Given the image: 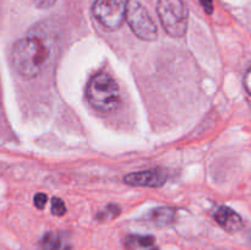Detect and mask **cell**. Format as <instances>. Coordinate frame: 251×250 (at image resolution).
I'll return each instance as SVG.
<instances>
[{
    "label": "cell",
    "mask_w": 251,
    "mask_h": 250,
    "mask_svg": "<svg viewBox=\"0 0 251 250\" xmlns=\"http://www.w3.org/2000/svg\"><path fill=\"white\" fill-rule=\"evenodd\" d=\"M167 179H168V174L164 169L154 168L127 174V175L124 176V183L134 186L159 188V186L164 185Z\"/></svg>",
    "instance_id": "cell-6"
},
{
    "label": "cell",
    "mask_w": 251,
    "mask_h": 250,
    "mask_svg": "<svg viewBox=\"0 0 251 250\" xmlns=\"http://www.w3.org/2000/svg\"><path fill=\"white\" fill-rule=\"evenodd\" d=\"M86 96L95 109L102 113H109L118 109L122 103L119 87L114 78L107 73H97L90 80Z\"/></svg>",
    "instance_id": "cell-2"
},
{
    "label": "cell",
    "mask_w": 251,
    "mask_h": 250,
    "mask_svg": "<svg viewBox=\"0 0 251 250\" xmlns=\"http://www.w3.org/2000/svg\"><path fill=\"white\" fill-rule=\"evenodd\" d=\"M42 250H60L61 243L54 233H47L41 240Z\"/></svg>",
    "instance_id": "cell-10"
},
{
    "label": "cell",
    "mask_w": 251,
    "mask_h": 250,
    "mask_svg": "<svg viewBox=\"0 0 251 250\" xmlns=\"http://www.w3.org/2000/svg\"><path fill=\"white\" fill-rule=\"evenodd\" d=\"M157 14L169 36L181 38L186 33L189 12L183 0H158Z\"/></svg>",
    "instance_id": "cell-3"
},
{
    "label": "cell",
    "mask_w": 251,
    "mask_h": 250,
    "mask_svg": "<svg viewBox=\"0 0 251 250\" xmlns=\"http://www.w3.org/2000/svg\"><path fill=\"white\" fill-rule=\"evenodd\" d=\"M201 5H202L203 10H205L207 14H212L213 12V1L212 0H200Z\"/></svg>",
    "instance_id": "cell-15"
},
{
    "label": "cell",
    "mask_w": 251,
    "mask_h": 250,
    "mask_svg": "<svg viewBox=\"0 0 251 250\" xmlns=\"http://www.w3.org/2000/svg\"><path fill=\"white\" fill-rule=\"evenodd\" d=\"M48 59L49 48L41 37H24L12 47V65L24 77L32 78L39 75L46 68Z\"/></svg>",
    "instance_id": "cell-1"
},
{
    "label": "cell",
    "mask_w": 251,
    "mask_h": 250,
    "mask_svg": "<svg viewBox=\"0 0 251 250\" xmlns=\"http://www.w3.org/2000/svg\"><path fill=\"white\" fill-rule=\"evenodd\" d=\"M120 213V207L118 205H114V203H110L109 206H107L104 211H100L97 215V218L100 221H109L113 220V218L117 217Z\"/></svg>",
    "instance_id": "cell-11"
},
{
    "label": "cell",
    "mask_w": 251,
    "mask_h": 250,
    "mask_svg": "<svg viewBox=\"0 0 251 250\" xmlns=\"http://www.w3.org/2000/svg\"><path fill=\"white\" fill-rule=\"evenodd\" d=\"M244 86H245V90H247L248 93L251 96V69L250 70H248V73L245 74Z\"/></svg>",
    "instance_id": "cell-16"
},
{
    "label": "cell",
    "mask_w": 251,
    "mask_h": 250,
    "mask_svg": "<svg viewBox=\"0 0 251 250\" xmlns=\"http://www.w3.org/2000/svg\"><path fill=\"white\" fill-rule=\"evenodd\" d=\"M129 2L130 0H96L93 15L105 29L115 31L124 24Z\"/></svg>",
    "instance_id": "cell-4"
},
{
    "label": "cell",
    "mask_w": 251,
    "mask_h": 250,
    "mask_svg": "<svg viewBox=\"0 0 251 250\" xmlns=\"http://www.w3.org/2000/svg\"><path fill=\"white\" fill-rule=\"evenodd\" d=\"M33 1L38 9H49L55 4L56 0H33Z\"/></svg>",
    "instance_id": "cell-14"
},
{
    "label": "cell",
    "mask_w": 251,
    "mask_h": 250,
    "mask_svg": "<svg viewBox=\"0 0 251 250\" xmlns=\"http://www.w3.org/2000/svg\"><path fill=\"white\" fill-rule=\"evenodd\" d=\"M215 220L221 227L229 233H235L243 227L242 217L227 206H221L215 212Z\"/></svg>",
    "instance_id": "cell-7"
},
{
    "label": "cell",
    "mask_w": 251,
    "mask_h": 250,
    "mask_svg": "<svg viewBox=\"0 0 251 250\" xmlns=\"http://www.w3.org/2000/svg\"><path fill=\"white\" fill-rule=\"evenodd\" d=\"M127 249L140 248H151L154 245V237L152 235H129L125 240Z\"/></svg>",
    "instance_id": "cell-9"
},
{
    "label": "cell",
    "mask_w": 251,
    "mask_h": 250,
    "mask_svg": "<svg viewBox=\"0 0 251 250\" xmlns=\"http://www.w3.org/2000/svg\"><path fill=\"white\" fill-rule=\"evenodd\" d=\"M152 222L158 227H166V225H172V222L176 218V211L172 207H157L150 215Z\"/></svg>",
    "instance_id": "cell-8"
},
{
    "label": "cell",
    "mask_w": 251,
    "mask_h": 250,
    "mask_svg": "<svg viewBox=\"0 0 251 250\" xmlns=\"http://www.w3.org/2000/svg\"><path fill=\"white\" fill-rule=\"evenodd\" d=\"M33 201H34V206H36L37 208H41L42 210V208H44V206H46L47 203V195L43 193L36 194V195H34Z\"/></svg>",
    "instance_id": "cell-13"
},
{
    "label": "cell",
    "mask_w": 251,
    "mask_h": 250,
    "mask_svg": "<svg viewBox=\"0 0 251 250\" xmlns=\"http://www.w3.org/2000/svg\"><path fill=\"white\" fill-rule=\"evenodd\" d=\"M125 20L131 31L142 41L152 42L158 36L157 26L151 15L139 1L129 2Z\"/></svg>",
    "instance_id": "cell-5"
},
{
    "label": "cell",
    "mask_w": 251,
    "mask_h": 250,
    "mask_svg": "<svg viewBox=\"0 0 251 250\" xmlns=\"http://www.w3.org/2000/svg\"><path fill=\"white\" fill-rule=\"evenodd\" d=\"M66 212V206L64 201L59 198L51 199V213L55 216H63Z\"/></svg>",
    "instance_id": "cell-12"
}]
</instances>
